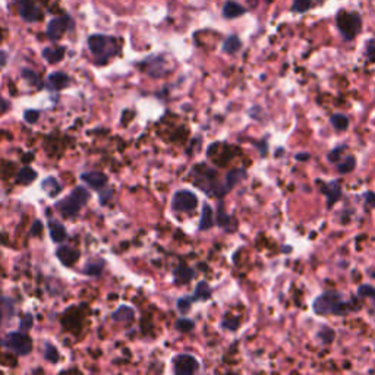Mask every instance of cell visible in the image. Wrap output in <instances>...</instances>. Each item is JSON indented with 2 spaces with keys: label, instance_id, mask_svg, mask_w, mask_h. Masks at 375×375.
<instances>
[{
  "label": "cell",
  "instance_id": "6da1fadb",
  "mask_svg": "<svg viewBox=\"0 0 375 375\" xmlns=\"http://www.w3.org/2000/svg\"><path fill=\"white\" fill-rule=\"evenodd\" d=\"M358 306H355V300H345L343 295L340 292H324L315 298L312 303V311L317 315H347L353 311H356Z\"/></svg>",
  "mask_w": 375,
  "mask_h": 375
},
{
  "label": "cell",
  "instance_id": "7a4b0ae2",
  "mask_svg": "<svg viewBox=\"0 0 375 375\" xmlns=\"http://www.w3.org/2000/svg\"><path fill=\"white\" fill-rule=\"evenodd\" d=\"M192 176H194V183L210 195H214L217 198H222L227 194L225 189V183L217 182V172L207 166L205 163H200L192 169Z\"/></svg>",
  "mask_w": 375,
  "mask_h": 375
},
{
  "label": "cell",
  "instance_id": "3957f363",
  "mask_svg": "<svg viewBox=\"0 0 375 375\" xmlns=\"http://www.w3.org/2000/svg\"><path fill=\"white\" fill-rule=\"evenodd\" d=\"M88 200L89 192L87 189L84 186H76L66 200L56 204V208L65 219H72L81 211V208L87 204Z\"/></svg>",
  "mask_w": 375,
  "mask_h": 375
},
{
  "label": "cell",
  "instance_id": "277c9868",
  "mask_svg": "<svg viewBox=\"0 0 375 375\" xmlns=\"http://www.w3.org/2000/svg\"><path fill=\"white\" fill-rule=\"evenodd\" d=\"M88 47H89L91 53L97 59H100L101 62H106L107 59L115 56L119 50L113 38H110L107 35H100V34L91 35L88 38Z\"/></svg>",
  "mask_w": 375,
  "mask_h": 375
},
{
  "label": "cell",
  "instance_id": "5b68a950",
  "mask_svg": "<svg viewBox=\"0 0 375 375\" xmlns=\"http://www.w3.org/2000/svg\"><path fill=\"white\" fill-rule=\"evenodd\" d=\"M336 22H337V28L340 31V34L347 41L353 40L362 28V19L355 12H346V10L339 12Z\"/></svg>",
  "mask_w": 375,
  "mask_h": 375
},
{
  "label": "cell",
  "instance_id": "8992f818",
  "mask_svg": "<svg viewBox=\"0 0 375 375\" xmlns=\"http://www.w3.org/2000/svg\"><path fill=\"white\" fill-rule=\"evenodd\" d=\"M4 346L10 350H13L16 355L19 356H25L28 355L29 352L32 350V342L29 339L27 334L24 333H18V331H13V333H9L6 334L4 337Z\"/></svg>",
  "mask_w": 375,
  "mask_h": 375
},
{
  "label": "cell",
  "instance_id": "52a82bcc",
  "mask_svg": "<svg viewBox=\"0 0 375 375\" xmlns=\"http://www.w3.org/2000/svg\"><path fill=\"white\" fill-rule=\"evenodd\" d=\"M173 370L174 374L177 375L195 374L200 370V364H198V361L192 355L183 353V355H179V356L174 358Z\"/></svg>",
  "mask_w": 375,
  "mask_h": 375
},
{
  "label": "cell",
  "instance_id": "ba28073f",
  "mask_svg": "<svg viewBox=\"0 0 375 375\" xmlns=\"http://www.w3.org/2000/svg\"><path fill=\"white\" fill-rule=\"evenodd\" d=\"M198 205V198L191 191H179L172 200V208L174 211H191Z\"/></svg>",
  "mask_w": 375,
  "mask_h": 375
},
{
  "label": "cell",
  "instance_id": "9c48e42d",
  "mask_svg": "<svg viewBox=\"0 0 375 375\" xmlns=\"http://www.w3.org/2000/svg\"><path fill=\"white\" fill-rule=\"evenodd\" d=\"M318 185L321 186V192L325 195L327 198V205L331 208L336 202L340 200L342 197V185L339 180H330V182H321L318 180Z\"/></svg>",
  "mask_w": 375,
  "mask_h": 375
},
{
  "label": "cell",
  "instance_id": "30bf717a",
  "mask_svg": "<svg viewBox=\"0 0 375 375\" xmlns=\"http://www.w3.org/2000/svg\"><path fill=\"white\" fill-rule=\"evenodd\" d=\"M68 25H69V19L65 16H60V18L50 21V24L47 27V37L53 41L59 40L63 35V32L68 29Z\"/></svg>",
  "mask_w": 375,
  "mask_h": 375
},
{
  "label": "cell",
  "instance_id": "8fae6325",
  "mask_svg": "<svg viewBox=\"0 0 375 375\" xmlns=\"http://www.w3.org/2000/svg\"><path fill=\"white\" fill-rule=\"evenodd\" d=\"M81 179L87 183L89 188L95 189V191H101L104 189V186L107 185V176L101 172H88L82 173Z\"/></svg>",
  "mask_w": 375,
  "mask_h": 375
},
{
  "label": "cell",
  "instance_id": "7c38bea8",
  "mask_svg": "<svg viewBox=\"0 0 375 375\" xmlns=\"http://www.w3.org/2000/svg\"><path fill=\"white\" fill-rule=\"evenodd\" d=\"M19 13L25 21H37L41 15L38 7L31 0H21L19 1Z\"/></svg>",
  "mask_w": 375,
  "mask_h": 375
},
{
  "label": "cell",
  "instance_id": "4fadbf2b",
  "mask_svg": "<svg viewBox=\"0 0 375 375\" xmlns=\"http://www.w3.org/2000/svg\"><path fill=\"white\" fill-rule=\"evenodd\" d=\"M56 255H58L60 262L63 265H68V267L74 265L79 258V252L76 249H72L71 246H60L58 252H56Z\"/></svg>",
  "mask_w": 375,
  "mask_h": 375
},
{
  "label": "cell",
  "instance_id": "5bb4252c",
  "mask_svg": "<svg viewBox=\"0 0 375 375\" xmlns=\"http://www.w3.org/2000/svg\"><path fill=\"white\" fill-rule=\"evenodd\" d=\"M194 276H195L194 270L191 267L185 265V264H179L176 267V270L173 271L174 282L177 285H186V283H189L194 279Z\"/></svg>",
  "mask_w": 375,
  "mask_h": 375
},
{
  "label": "cell",
  "instance_id": "9a60e30c",
  "mask_svg": "<svg viewBox=\"0 0 375 375\" xmlns=\"http://www.w3.org/2000/svg\"><path fill=\"white\" fill-rule=\"evenodd\" d=\"M69 76L63 72H55L52 75H49L47 78V87L49 89H53V91H60L65 87L69 85Z\"/></svg>",
  "mask_w": 375,
  "mask_h": 375
},
{
  "label": "cell",
  "instance_id": "2e32d148",
  "mask_svg": "<svg viewBox=\"0 0 375 375\" xmlns=\"http://www.w3.org/2000/svg\"><path fill=\"white\" fill-rule=\"evenodd\" d=\"M246 177V172L243 169H234V170H230L229 173L226 174L225 177V189L229 192L231 188H234L237 183H240L243 179Z\"/></svg>",
  "mask_w": 375,
  "mask_h": 375
},
{
  "label": "cell",
  "instance_id": "e0dca14e",
  "mask_svg": "<svg viewBox=\"0 0 375 375\" xmlns=\"http://www.w3.org/2000/svg\"><path fill=\"white\" fill-rule=\"evenodd\" d=\"M49 231H50V237L53 242L56 243H62L68 239V233L66 229L59 223V222H49Z\"/></svg>",
  "mask_w": 375,
  "mask_h": 375
},
{
  "label": "cell",
  "instance_id": "ac0fdd59",
  "mask_svg": "<svg viewBox=\"0 0 375 375\" xmlns=\"http://www.w3.org/2000/svg\"><path fill=\"white\" fill-rule=\"evenodd\" d=\"M214 226V214L213 208L208 204L202 205L201 220H200V230H208Z\"/></svg>",
  "mask_w": 375,
  "mask_h": 375
},
{
  "label": "cell",
  "instance_id": "d6986e66",
  "mask_svg": "<svg viewBox=\"0 0 375 375\" xmlns=\"http://www.w3.org/2000/svg\"><path fill=\"white\" fill-rule=\"evenodd\" d=\"M246 12V9L243 6H240L239 3L236 1H227L223 7V15L225 18L227 19H233V18H237L240 15H243Z\"/></svg>",
  "mask_w": 375,
  "mask_h": 375
},
{
  "label": "cell",
  "instance_id": "ffe728a7",
  "mask_svg": "<svg viewBox=\"0 0 375 375\" xmlns=\"http://www.w3.org/2000/svg\"><path fill=\"white\" fill-rule=\"evenodd\" d=\"M43 56L49 63H58L65 56V47H60V46L59 47H47V49H44Z\"/></svg>",
  "mask_w": 375,
  "mask_h": 375
},
{
  "label": "cell",
  "instance_id": "44dd1931",
  "mask_svg": "<svg viewBox=\"0 0 375 375\" xmlns=\"http://www.w3.org/2000/svg\"><path fill=\"white\" fill-rule=\"evenodd\" d=\"M356 167V157L355 155H346L337 163V172L340 174L352 173Z\"/></svg>",
  "mask_w": 375,
  "mask_h": 375
},
{
  "label": "cell",
  "instance_id": "7402d4cb",
  "mask_svg": "<svg viewBox=\"0 0 375 375\" xmlns=\"http://www.w3.org/2000/svg\"><path fill=\"white\" fill-rule=\"evenodd\" d=\"M41 188L50 195V197H58L59 194L62 192V186L55 177H46L41 182Z\"/></svg>",
  "mask_w": 375,
  "mask_h": 375
},
{
  "label": "cell",
  "instance_id": "603a6c76",
  "mask_svg": "<svg viewBox=\"0 0 375 375\" xmlns=\"http://www.w3.org/2000/svg\"><path fill=\"white\" fill-rule=\"evenodd\" d=\"M213 290L208 286L207 282H200L195 288V292L192 295V300H208L211 298Z\"/></svg>",
  "mask_w": 375,
  "mask_h": 375
},
{
  "label": "cell",
  "instance_id": "cb8c5ba5",
  "mask_svg": "<svg viewBox=\"0 0 375 375\" xmlns=\"http://www.w3.org/2000/svg\"><path fill=\"white\" fill-rule=\"evenodd\" d=\"M217 225H219L220 227H223L226 231H231L236 229V222L231 219L229 214H226V213L222 210V207H220L219 214H217Z\"/></svg>",
  "mask_w": 375,
  "mask_h": 375
},
{
  "label": "cell",
  "instance_id": "d4e9b609",
  "mask_svg": "<svg viewBox=\"0 0 375 375\" xmlns=\"http://www.w3.org/2000/svg\"><path fill=\"white\" fill-rule=\"evenodd\" d=\"M37 179V172L32 170L31 167H24L21 169V172L16 176V182L19 185H29L31 182H34Z\"/></svg>",
  "mask_w": 375,
  "mask_h": 375
},
{
  "label": "cell",
  "instance_id": "484cf974",
  "mask_svg": "<svg viewBox=\"0 0 375 375\" xmlns=\"http://www.w3.org/2000/svg\"><path fill=\"white\" fill-rule=\"evenodd\" d=\"M317 337L321 340L322 345H330V343H333V340H334V337H336V331H334L331 327L322 325L321 330L318 331Z\"/></svg>",
  "mask_w": 375,
  "mask_h": 375
},
{
  "label": "cell",
  "instance_id": "4316f807",
  "mask_svg": "<svg viewBox=\"0 0 375 375\" xmlns=\"http://www.w3.org/2000/svg\"><path fill=\"white\" fill-rule=\"evenodd\" d=\"M112 318H113L115 321H123V322L131 321V319L134 318V309L129 308V306H126V305H123V306H120L117 311H115V312L112 314Z\"/></svg>",
  "mask_w": 375,
  "mask_h": 375
},
{
  "label": "cell",
  "instance_id": "83f0119b",
  "mask_svg": "<svg viewBox=\"0 0 375 375\" xmlns=\"http://www.w3.org/2000/svg\"><path fill=\"white\" fill-rule=\"evenodd\" d=\"M240 46H242V43H240L239 37H236V35H230V37L225 41V44H223V50H225L226 53H229V55H233V53L239 52Z\"/></svg>",
  "mask_w": 375,
  "mask_h": 375
},
{
  "label": "cell",
  "instance_id": "f1b7e54d",
  "mask_svg": "<svg viewBox=\"0 0 375 375\" xmlns=\"http://www.w3.org/2000/svg\"><path fill=\"white\" fill-rule=\"evenodd\" d=\"M330 122H331V125L334 126V129H337V131H346L347 126H349V119H347L345 115H342V113H334V115H331Z\"/></svg>",
  "mask_w": 375,
  "mask_h": 375
},
{
  "label": "cell",
  "instance_id": "f546056e",
  "mask_svg": "<svg viewBox=\"0 0 375 375\" xmlns=\"http://www.w3.org/2000/svg\"><path fill=\"white\" fill-rule=\"evenodd\" d=\"M103 265H104V261H89L85 265V268H84V273L88 274V276H100L101 270H103Z\"/></svg>",
  "mask_w": 375,
  "mask_h": 375
},
{
  "label": "cell",
  "instance_id": "4dcf8cb0",
  "mask_svg": "<svg viewBox=\"0 0 375 375\" xmlns=\"http://www.w3.org/2000/svg\"><path fill=\"white\" fill-rule=\"evenodd\" d=\"M345 150H346V145H340V147L333 148V150L327 154V160H328L330 163L337 164V163L343 158V151H345Z\"/></svg>",
  "mask_w": 375,
  "mask_h": 375
},
{
  "label": "cell",
  "instance_id": "1f68e13d",
  "mask_svg": "<svg viewBox=\"0 0 375 375\" xmlns=\"http://www.w3.org/2000/svg\"><path fill=\"white\" fill-rule=\"evenodd\" d=\"M311 7H312V1L311 0H293V4H292V10L298 12V13L306 12Z\"/></svg>",
  "mask_w": 375,
  "mask_h": 375
},
{
  "label": "cell",
  "instance_id": "d6a6232c",
  "mask_svg": "<svg viewBox=\"0 0 375 375\" xmlns=\"http://www.w3.org/2000/svg\"><path fill=\"white\" fill-rule=\"evenodd\" d=\"M358 296L359 298H370L375 302V288L371 285H361L358 288Z\"/></svg>",
  "mask_w": 375,
  "mask_h": 375
},
{
  "label": "cell",
  "instance_id": "836d02e7",
  "mask_svg": "<svg viewBox=\"0 0 375 375\" xmlns=\"http://www.w3.org/2000/svg\"><path fill=\"white\" fill-rule=\"evenodd\" d=\"M44 358L49 361V362H53V364H56L59 361V352L56 347L53 346V345H50V343H47L46 345V349H44Z\"/></svg>",
  "mask_w": 375,
  "mask_h": 375
},
{
  "label": "cell",
  "instance_id": "e575fe53",
  "mask_svg": "<svg viewBox=\"0 0 375 375\" xmlns=\"http://www.w3.org/2000/svg\"><path fill=\"white\" fill-rule=\"evenodd\" d=\"M176 328L182 333H189L194 328V321L186 319V318H180L176 321Z\"/></svg>",
  "mask_w": 375,
  "mask_h": 375
},
{
  "label": "cell",
  "instance_id": "d590c367",
  "mask_svg": "<svg viewBox=\"0 0 375 375\" xmlns=\"http://www.w3.org/2000/svg\"><path fill=\"white\" fill-rule=\"evenodd\" d=\"M194 300H192V296L191 298H180L179 300H177V311L182 314V315H185L189 309H191V303H192Z\"/></svg>",
  "mask_w": 375,
  "mask_h": 375
},
{
  "label": "cell",
  "instance_id": "8d00e7d4",
  "mask_svg": "<svg viewBox=\"0 0 375 375\" xmlns=\"http://www.w3.org/2000/svg\"><path fill=\"white\" fill-rule=\"evenodd\" d=\"M22 76L28 81L29 84H32V85H35V87H41V84H40V78H38V75L34 72V71H31V69H24L22 71Z\"/></svg>",
  "mask_w": 375,
  "mask_h": 375
},
{
  "label": "cell",
  "instance_id": "74e56055",
  "mask_svg": "<svg viewBox=\"0 0 375 375\" xmlns=\"http://www.w3.org/2000/svg\"><path fill=\"white\" fill-rule=\"evenodd\" d=\"M365 56L368 59V62H375V40L371 38L367 41L365 44Z\"/></svg>",
  "mask_w": 375,
  "mask_h": 375
},
{
  "label": "cell",
  "instance_id": "f35d334b",
  "mask_svg": "<svg viewBox=\"0 0 375 375\" xmlns=\"http://www.w3.org/2000/svg\"><path fill=\"white\" fill-rule=\"evenodd\" d=\"M223 327H225V328H229L231 331H234V330H237V327H239V319H237V318H226V319L223 321Z\"/></svg>",
  "mask_w": 375,
  "mask_h": 375
},
{
  "label": "cell",
  "instance_id": "ab89813d",
  "mask_svg": "<svg viewBox=\"0 0 375 375\" xmlns=\"http://www.w3.org/2000/svg\"><path fill=\"white\" fill-rule=\"evenodd\" d=\"M32 315L31 314H25L24 317H22V319H21V330L22 331H28L29 328L32 327Z\"/></svg>",
  "mask_w": 375,
  "mask_h": 375
},
{
  "label": "cell",
  "instance_id": "60d3db41",
  "mask_svg": "<svg viewBox=\"0 0 375 375\" xmlns=\"http://www.w3.org/2000/svg\"><path fill=\"white\" fill-rule=\"evenodd\" d=\"M24 117H25V122H28V123H35V122L38 120V117H40V112H37V110H27V112L24 113Z\"/></svg>",
  "mask_w": 375,
  "mask_h": 375
},
{
  "label": "cell",
  "instance_id": "b9f144b4",
  "mask_svg": "<svg viewBox=\"0 0 375 375\" xmlns=\"http://www.w3.org/2000/svg\"><path fill=\"white\" fill-rule=\"evenodd\" d=\"M364 202L367 205V208H374L375 207V194L374 192H365L364 194Z\"/></svg>",
  "mask_w": 375,
  "mask_h": 375
},
{
  "label": "cell",
  "instance_id": "7bdbcfd3",
  "mask_svg": "<svg viewBox=\"0 0 375 375\" xmlns=\"http://www.w3.org/2000/svg\"><path fill=\"white\" fill-rule=\"evenodd\" d=\"M29 231H31V234H32V236H38V234H40V233L43 231V225H41V223H40L38 220H35V222L32 223V226H31V230H29Z\"/></svg>",
  "mask_w": 375,
  "mask_h": 375
},
{
  "label": "cell",
  "instance_id": "ee69618b",
  "mask_svg": "<svg viewBox=\"0 0 375 375\" xmlns=\"http://www.w3.org/2000/svg\"><path fill=\"white\" fill-rule=\"evenodd\" d=\"M309 152H299V154H296V160L298 161H306V160H309Z\"/></svg>",
  "mask_w": 375,
  "mask_h": 375
},
{
  "label": "cell",
  "instance_id": "f6af8a7d",
  "mask_svg": "<svg viewBox=\"0 0 375 375\" xmlns=\"http://www.w3.org/2000/svg\"><path fill=\"white\" fill-rule=\"evenodd\" d=\"M0 109H1V110H7V109H9V103L4 101L1 97H0Z\"/></svg>",
  "mask_w": 375,
  "mask_h": 375
},
{
  "label": "cell",
  "instance_id": "bcb514c9",
  "mask_svg": "<svg viewBox=\"0 0 375 375\" xmlns=\"http://www.w3.org/2000/svg\"><path fill=\"white\" fill-rule=\"evenodd\" d=\"M6 63V55L3 52H0V66H3Z\"/></svg>",
  "mask_w": 375,
  "mask_h": 375
},
{
  "label": "cell",
  "instance_id": "7dc6e473",
  "mask_svg": "<svg viewBox=\"0 0 375 375\" xmlns=\"http://www.w3.org/2000/svg\"><path fill=\"white\" fill-rule=\"evenodd\" d=\"M246 1L251 7H257V4H258V0H246Z\"/></svg>",
  "mask_w": 375,
  "mask_h": 375
},
{
  "label": "cell",
  "instance_id": "c3c4849f",
  "mask_svg": "<svg viewBox=\"0 0 375 375\" xmlns=\"http://www.w3.org/2000/svg\"><path fill=\"white\" fill-rule=\"evenodd\" d=\"M1 317H3V314H1V309H0V322H1Z\"/></svg>",
  "mask_w": 375,
  "mask_h": 375
},
{
  "label": "cell",
  "instance_id": "681fc988",
  "mask_svg": "<svg viewBox=\"0 0 375 375\" xmlns=\"http://www.w3.org/2000/svg\"><path fill=\"white\" fill-rule=\"evenodd\" d=\"M265 1H267V3H271V1H273V0H265Z\"/></svg>",
  "mask_w": 375,
  "mask_h": 375
}]
</instances>
